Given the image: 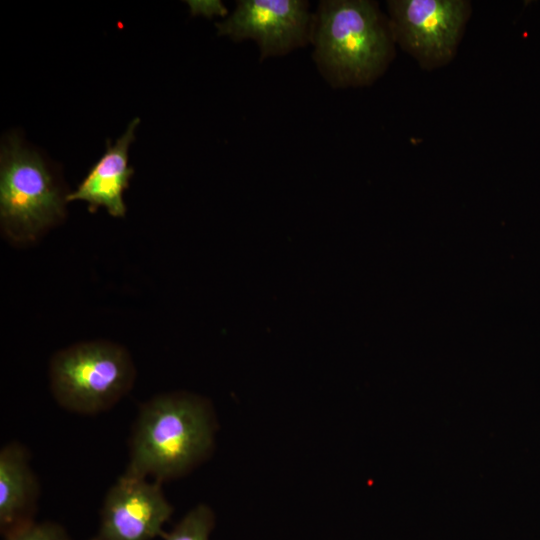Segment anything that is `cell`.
I'll use <instances>...</instances> for the list:
<instances>
[{
  "instance_id": "obj_1",
  "label": "cell",
  "mask_w": 540,
  "mask_h": 540,
  "mask_svg": "<svg viewBox=\"0 0 540 540\" xmlns=\"http://www.w3.org/2000/svg\"><path fill=\"white\" fill-rule=\"evenodd\" d=\"M314 60L334 87L373 82L394 54V37L377 3L320 1L312 32Z\"/></svg>"
},
{
  "instance_id": "obj_2",
  "label": "cell",
  "mask_w": 540,
  "mask_h": 540,
  "mask_svg": "<svg viewBox=\"0 0 540 540\" xmlns=\"http://www.w3.org/2000/svg\"><path fill=\"white\" fill-rule=\"evenodd\" d=\"M212 440L211 417L202 400L177 393L156 396L139 409L125 473L162 483L199 462Z\"/></svg>"
},
{
  "instance_id": "obj_3",
  "label": "cell",
  "mask_w": 540,
  "mask_h": 540,
  "mask_svg": "<svg viewBox=\"0 0 540 540\" xmlns=\"http://www.w3.org/2000/svg\"><path fill=\"white\" fill-rule=\"evenodd\" d=\"M132 360L122 347L88 342L58 352L50 365L52 394L68 411L91 415L108 410L131 388Z\"/></svg>"
},
{
  "instance_id": "obj_4",
  "label": "cell",
  "mask_w": 540,
  "mask_h": 540,
  "mask_svg": "<svg viewBox=\"0 0 540 540\" xmlns=\"http://www.w3.org/2000/svg\"><path fill=\"white\" fill-rule=\"evenodd\" d=\"M66 197L44 159L17 134L2 141L0 213L3 227L15 239H32L60 220Z\"/></svg>"
},
{
  "instance_id": "obj_5",
  "label": "cell",
  "mask_w": 540,
  "mask_h": 540,
  "mask_svg": "<svg viewBox=\"0 0 540 540\" xmlns=\"http://www.w3.org/2000/svg\"><path fill=\"white\" fill-rule=\"evenodd\" d=\"M395 42L424 69L446 64L455 54L470 15L464 0L387 2Z\"/></svg>"
},
{
  "instance_id": "obj_6",
  "label": "cell",
  "mask_w": 540,
  "mask_h": 540,
  "mask_svg": "<svg viewBox=\"0 0 540 540\" xmlns=\"http://www.w3.org/2000/svg\"><path fill=\"white\" fill-rule=\"evenodd\" d=\"M314 14L303 0H240L233 13L216 23L218 34L236 42L255 41L260 60L312 42Z\"/></svg>"
},
{
  "instance_id": "obj_7",
  "label": "cell",
  "mask_w": 540,
  "mask_h": 540,
  "mask_svg": "<svg viewBox=\"0 0 540 540\" xmlns=\"http://www.w3.org/2000/svg\"><path fill=\"white\" fill-rule=\"evenodd\" d=\"M173 513L161 483L123 473L108 490L97 534L91 540H151L163 537Z\"/></svg>"
},
{
  "instance_id": "obj_8",
  "label": "cell",
  "mask_w": 540,
  "mask_h": 540,
  "mask_svg": "<svg viewBox=\"0 0 540 540\" xmlns=\"http://www.w3.org/2000/svg\"><path fill=\"white\" fill-rule=\"evenodd\" d=\"M139 122V118L133 119L114 145L107 140L104 154L90 168L77 189L66 196V201H86L92 213L99 207H105L114 217L125 215L123 192L134 173L133 168L128 166V150Z\"/></svg>"
},
{
  "instance_id": "obj_9",
  "label": "cell",
  "mask_w": 540,
  "mask_h": 540,
  "mask_svg": "<svg viewBox=\"0 0 540 540\" xmlns=\"http://www.w3.org/2000/svg\"><path fill=\"white\" fill-rule=\"evenodd\" d=\"M39 484L28 450L13 441L0 451V528L2 534L32 521Z\"/></svg>"
},
{
  "instance_id": "obj_10",
  "label": "cell",
  "mask_w": 540,
  "mask_h": 540,
  "mask_svg": "<svg viewBox=\"0 0 540 540\" xmlns=\"http://www.w3.org/2000/svg\"><path fill=\"white\" fill-rule=\"evenodd\" d=\"M213 527V513L205 505L190 510L168 533L164 540H209Z\"/></svg>"
},
{
  "instance_id": "obj_11",
  "label": "cell",
  "mask_w": 540,
  "mask_h": 540,
  "mask_svg": "<svg viewBox=\"0 0 540 540\" xmlns=\"http://www.w3.org/2000/svg\"><path fill=\"white\" fill-rule=\"evenodd\" d=\"M4 537L5 540H72L59 524L34 520L8 531Z\"/></svg>"
},
{
  "instance_id": "obj_12",
  "label": "cell",
  "mask_w": 540,
  "mask_h": 540,
  "mask_svg": "<svg viewBox=\"0 0 540 540\" xmlns=\"http://www.w3.org/2000/svg\"><path fill=\"white\" fill-rule=\"evenodd\" d=\"M188 4L193 15L202 14L210 17L227 14L226 7L220 1H189Z\"/></svg>"
}]
</instances>
